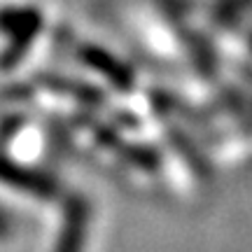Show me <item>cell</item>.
Segmentation results:
<instances>
[{
	"label": "cell",
	"mask_w": 252,
	"mask_h": 252,
	"mask_svg": "<svg viewBox=\"0 0 252 252\" xmlns=\"http://www.w3.org/2000/svg\"><path fill=\"white\" fill-rule=\"evenodd\" d=\"M45 28L42 12L33 5H5L0 7V33L7 35V47L0 54V68L12 70L24 61L35 37Z\"/></svg>",
	"instance_id": "1"
},
{
	"label": "cell",
	"mask_w": 252,
	"mask_h": 252,
	"mask_svg": "<svg viewBox=\"0 0 252 252\" xmlns=\"http://www.w3.org/2000/svg\"><path fill=\"white\" fill-rule=\"evenodd\" d=\"M0 182L9 185L12 189H19V191H26L31 196H40V198L56 196L59 187H61V182H59L54 173L14 161L2 147H0Z\"/></svg>",
	"instance_id": "2"
},
{
	"label": "cell",
	"mask_w": 252,
	"mask_h": 252,
	"mask_svg": "<svg viewBox=\"0 0 252 252\" xmlns=\"http://www.w3.org/2000/svg\"><path fill=\"white\" fill-rule=\"evenodd\" d=\"M77 61L89 68V70L103 75L105 80L119 91H131L135 87V72L126 61H122L119 56L108 52L105 47L94 45V42H82L77 47Z\"/></svg>",
	"instance_id": "3"
},
{
	"label": "cell",
	"mask_w": 252,
	"mask_h": 252,
	"mask_svg": "<svg viewBox=\"0 0 252 252\" xmlns=\"http://www.w3.org/2000/svg\"><path fill=\"white\" fill-rule=\"evenodd\" d=\"M91 206L82 194H70L63 206V226L54 252H82L89 231Z\"/></svg>",
	"instance_id": "4"
},
{
	"label": "cell",
	"mask_w": 252,
	"mask_h": 252,
	"mask_svg": "<svg viewBox=\"0 0 252 252\" xmlns=\"http://www.w3.org/2000/svg\"><path fill=\"white\" fill-rule=\"evenodd\" d=\"M37 84L49 91H54V94H59V96H68V98L77 100L82 105H89V108H98V105L105 103L103 89L94 87V84L87 80L63 77V75H56V72H40Z\"/></svg>",
	"instance_id": "5"
},
{
	"label": "cell",
	"mask_w": 252,
	"mask_h": 252,
	"mask_svg": "<svg viewBox=\"0 0 252 252\" xmlns=\"http://www.w3.org/2000/svg\"><path fill=\"white\" fill-rule=\"evenodd\" d=\"M115 152L119 154V159L133 168H140L145 173H157L159 166H161V154L154 145H147V143H119Z\"/></svg>",
	"instance_id": "6"
},
{
	"label": "cell",
	"mask_w": 252,
	"mask_h": 252,
	"mask_svg": "<svg viewBox=\"0 0 252 252\" xmlns=\"http://www.w3.org/2000/svg\"><path fill=\"white\" fill-rule=\"evenodd\" d=\"M252 0H220L217 2V19L222 21V24H229V21H234L241 12L250 7Z\"/></svg>",
	"instance_id": "7"
},
{
	"label": "cell",
	"mask_w": 252,
	"mask_h": 252,
	"mask_svg": "<svg viewBox=\"0 0 252 252\" xmlns=\"http://www.w3.org/2000/svg\"><path fill=\"white\" fill-rule=\"evenodd\" d=\"M24 124H26V119L19 117V115H7V117L0 122V147H2V150L12 143L14 135L21 133Z\"/></svg>",
	"instance_id": "8"
},
{
	"label": "cell",
	"mask_w": 252,
	"mask_h": 252,
	"mask_svg": "<svg viewBox=\"0 0 252 252\" xmlns=\"http://www.w3.org/2000/svg\"><path fill=\"white\" fill-rule=\"evenodd\" d=\"M9 226H12V220H9V215L0 208V236L9 234Z\"/></svg>",
	"instance_id": "9"
},
{
	"label": "cell",
	"mask_w": 252,
	"mask_h": 252,
	"mask_svg": "<svg viewBox=\"0 0 252 252\" xmlns=\"http://www.w3.org/2000/svg\"><path fill=\"white\" fill-rule=\"evenodd\" d=\"M250 47H252V37H250Z\"/></svg>",
	"instance_id": "10"
}]
</instances>
